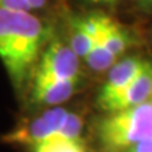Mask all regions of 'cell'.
Returning a JSON list of instances; mask_svg holds the SVG:
<instances>
[{"label": "cell", "instance_id": "277c9868", "mask_svg": "<svg viewBox=\"0 0 152 152\" xmlns=\"http://www.w3.org/2000/svg\"><path fill=\"white\" fill-rule=\"evenodd\" d=\"M68 110L64 107H54L41 113L39 115L18 125L14 131L4 137L9 144H20L33 147L41 141H45L58 134L59 127L65 118Z\"/></svg>", "mask_w": 152, "mask_h": 152}, {"label": "cell", "instance_id": "8fae6325", "mask_svg": "<svg viewBox=\"0 0 152 152\" xmlns=\"http://www.w3.org/2000/svg\"><path fill=\"white\" fill-rule=\"evenodd\" d=\"M0 9L13 11H30L31 7L27 0H0Z\"/></svg>", "mask_w": 152, "mask_h": 152}, {"label": "cell", "instance_id": "3957f363", "mask_svg": "<svg viewBox=\"0 0 152 152\" xmlns=\"http://www.w3.org/2000/svg\"><path fill=\"white\" fill-rule=\"evenodd\" d=\"M39 55L41 56L34 72V77L79 80V58L72 51L69 44L61 39H54Z\"/></svg>", "mask_w": 152, "mask_h": 152}, {"label": "cell", "instance_id": "9a60e30c", "mask_svg": "<svg viewBox=\"0 0 152 152\" xmlns=\"http://www.w3.org/2000/svg\"><path fill=\"white\" fill-rule=\"evenodd\" d=\"M87 1H92V3H107V4H114L120 0H87Z\"/></svg>", "mask_w": 152, "mask_h": 152}, {"label": "cell", "instance_id": "ba28073f", "mask_svg": "<svg viewBox=\"0 0 152 152\" xmlns=\"http://www.w3.org/2000/svg\"><path fill=\"white\" fill-rule=\"evenodd\" d=\"M109 16L104 14H90L83 18H77L73 21L71 37V48L77 58H86V55L92 51L99 35L102 34Z\"/></svg>", "mask_w": 152, "mask_h": 152}, {"label": "cell", "instance_id": "7c38bea8", "mask_svg": "<svg viewBox=\"0 0 152 152\" xmlns=\"http://www.w3.org/2000/svg\"><path fill=\"white\" fill-rule=\"evenodd\" d=\"M124 152H152V135L140 142H137L135 145L125 149Z\"/></svg>", "mask_w": 152, "mask_h": 152}, {"label": "cell", "instance_id": "30bf717a", "mask_svg": "<svg viewBox=\"0 0 152 152\" xmlns=\"http://www.w3.org/2000/svg\"><path fill=\"white\" fill-rule=\"evenodd\" d=\"M83 124H85V120L80 113L68 110L56 135L61 138H65V140H71V141H82Z\"/></svg>", "mask_w": 152, "mask_h": 152}, {"label": "cell", "instance_id": "5bb4252c", "mask_svg": "<svg viewBox=\"0 0 152 152\" xmlns=\"http://www.w3.org/2000/svg\"><path fill=\"white\" fill-rule=\"evenodd\" d=\"M135 1L141 6L144 10H148V9L151 7V1H152V0H135Z\"/></svg>", "mask_w": 152, "mask_h": 152}, {"label": "cell", "instance_id": "8992f818", "mask_svg": "<svg viewBox=\"0 0 152 152\" xmlns=\"http://www.w3.org/2000/svg\"><path fill=\"white\" fill-rule=\"evenodd\" d=\"M152 93V69L149 62L142 68V71L132 79L128 86L123 92L117 94L113 100L104 106L106 113H114V111H121L131 107H135L140 104L151 100Z\"/></svg>", "mask_w": 152, "mask_h": 152}, {"label": "cell", "instance_id": "7a4b0ae2", "mask_svg": "<svg viewBox=\"0 0 152 152\" xmlns=\"http://www.w3.org/2000/svg\"><path fill=\"white\" fill-rule=\"evenodd\" d=\"M152 134V102L107 113L94 127L97 152H124Z\"/></svg>", "mask_w": 152, "mask_h": 152}, {"label": "cell", "instance_id": "6da1fadb", "mask_svg": "<svg viewBox=\"0 0 152 152\" xmlns=\"http://www.w3.org/2000/svg\"><path fill=\"white\" fill-rule=\"evenodd\" d=\"M4 11L9 26V58L4 66L14 86L20 87L38 59L48 34L30 11Z\"/></svg>", "mask_w": 152, "mask_h": 152}, {"label": "cell", "instance_id": "52a82bcc", "mask_svg": "<svg viewBox=\"0 0 152 152\" xmlns=\"http://www.w3.org/2000/svg\"><path fill=\"white\" fill-rule=\"evenodd\" d=\"M79 80L75 79H51L33 77L31 103L38 106H58L77 92Z\"/></svg>", "mask_w": 152, "mask_h": 152}, {"label": "cell", "instance_id": "9c48e42d", "mask_svg": "<svg viewBox=\"0 0 152 152\" xmlns=\"http://www.w3.org/2000/svg\"><path fill=\"white\" fill-rule=\"evenodd\" d=\"M33 152H89L87 147L82 141H71L58 135H54L30 147Z\"/></svg>", "mask_w": 152, "mask_h": 152}, {"label": "cell", "instance_id": "5b68a950", "mask_svg": "<svg viewBox=\"0 0 152 152\" xmlns=\"http://www.w3.org/2000/svg\"><path fill=\"white\" fill-rule=\"evenodd\" d=\"M145 65H147V61L140 56H128V58L114 64L110 68L107 80L102 86V90L97 96L99 107L103 110L104 106L110 100H113L117 94H120L130 85L132 79L142 71V68Z\"/></svg>", "mask_w": 152, "mask_h": 152}, {"label": "cell", "instance_id": "4fadbf2b", "mask_svg": "<svg viewBox=\"0 0 152 152\" xmlns=\"http://www.w3.org/2000/svg\"><path fill=\"white\" fill-rule=\"evenodd\" d=\"M27 1H28V4H30V7H31V10H33V9H39V7H42L47 0H27Z\"/></svg>", "mask_w": 152, "mask_h": 152}]
</instances>
